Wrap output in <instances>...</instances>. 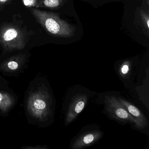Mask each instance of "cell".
Masks as SVG:
<instances>
[{"label":"cell","mask_w":149,"mask_h":149,"mask_svg":"<svg viewBox=\"0 0 149 149\" xmlns=\"http://www.w3.org/2000/svg\"><path fill=\"white\" fill-rule=\"evenodd\" d=\"M31 11L37 21L51 34L64 37H71L74 34L73 27L60 19L57 15L37 9Z\"/></svg>","instance_id":"cell-1"},{"label":"cell","mask_w":149,"mask_h":149,"mask_svg":"<svg viewBox=\"0 0 149 149\" xmlns=\"http://www.w3.org/2000/svg\"><path fill=\"white\" fill-rule=\"evenodd\" d=\"M51 96L42 88L30 93L27 102V109L32 116L40 121L47 119L51 112Z\"/></svg>","instance_id":"cell-2"},{"label":"cell","mask_w":149,"mask_h":149,"mask_svg":"<svg viewBox=\"0 0 149 149\" xmlns=\"http://www.w3.org/2000/svg\"><path fill=\"white\" fill-rule=\"evenodd\" d=\"M0 44L6 51L22 50L26 45L25 35L15 26L5 25L0 29Z\"/></svg>","instance_id":"cell-3"},{"label":"cell","mask_w":149,"mask_h":149,"mask_svg":"<svg viewBox=\"0 0 149 149\" xmlns=\"http://www.w3.org/2000/svg\"><path fill=\"white\" fill-rule=\"evenodd\" d=\"M104 102L107 111L111 117L121 122L136 125V120L119 102L117 97L113 96H106Z\"/></svg>","instance_id":"cell-4"},{"label":"cell","mask_w":149,"mask_h":149,"mask_svg":"<svg viewBox=\"0 0 149 149\" xmlns=\"http://www.w3.org/2000/svg\"><path fill=\"white\" fill-rule=\"evenodd\" d=\"M88 100L86 93H78L72 97L68 107L65 119L66 126L73 122L83 110Z\"/></svg>","instance_id":"cell-5"},{"label":"cell","mask_w":149,"mask_h":149,"mask_svg":"<svg viewBox=\"0 0 149 149\" xmlns=\"http://www.w3.org/2000/svg\"><path fill=\"white\" fill-rule=\"evenodd\" d=\"M103 135L102 131L92 130L80 133L73 140L71 145L72 149H81L94 144L100 139Z\"/></svg>","instance_id":"cell-6"},{"label":"cell","mask_w":149,"mask_h":149,"mask_svg":"<svg viewBox=\"0 0 149 149\" xmlns=\"http://www.w3.org/2000/svg\"><path fill=\"white\" fill-rule=\"evenodd\" d=\"M119 102L126 109L129 114L136 120L135 126L138 129H143L147 126L148 121L143 113L131 103L121 97H117Z\"/></svg>","instance_id":"cell-7"},{"label":"cell","mask_w":149,"mask_h":149,"mask_svg":"<svg viewBox=\"0 0 149 149\" xmlns=\"http://www.w3.org/2000/svg\"><path fill=\"white\" fill-rule=\"evenodd\" d=\"M26 61V56L25 54L16 55L5 61L1 65L0 69L5 72H15L20 68Z\"/></svg>","instance_id":"cell-8"},{"label":"cell","mask_w":149,"mask_h":149,"mask_svg":"<svg viewBox=\"0 0 149 149\" xmlns=\"http://www.w3.org/2000/svg\"><path fill=\"white\" fill-rule=\"evenodd\" d=\"M15 102L13 97L6 92L0 91V109L7 111L13 106Z\"/></svg>","instance_id":"cell-9"},{"label":"cell","mask_w":149,"mask_h":149,"mask_svg":"<svg viewBox=\"0 0 149 149\" xmlns=\"http://www.w3.org/2000/svg\"><path fill=\"white\" fill-rule=\"evenodd\" d=\"M63 0H38L36 8H55L60 6Z\"/></svg>","instance_id":"cell-10"},{"label":"cell","mask_w":149,"mask_h":149,"mask_svg":"<svg viewBox=\"0 0 149 149\" xmlns=\"http://www.w3.org/2000/svg\"><path fill=\"white\" fill-rule=\"evenodd\" d=\"M131 64L129 61H125L121 65L119 69V73L122 76L127 75L130 70Z\"/></svg>","instance_id":"cell-11"},{"label":"cell","mask_w":149,"mask_h":149,"mask_svg":"<svg viewBox=\"0 0 149 149\" xmlns=\"http://www.w3.org/2000/svg\"><path fill=\"white\" fill-rule=\"evenodd\" d=\"M24 5L28 7H36L38 0H22Z\"/></svg>","instance_id":"cell-12"},{"label":"cell","mask_w":149,"mask_h":149,"mask_svg":"<svg viewBox=\"0 0 149 149\" xmlns=\"http://www.w3.org/2000/svg\"><path fill=\"white\" fill-rule=\"evenodd\" d=\"M24 148H26V149H46L47 147H42V146H35V147H32V146H28V147H23Z\"/></svg>","instance_id":"cell-13"},{"label":"cell","mask_w":149,"mask_h":149,"mask_svg":"<svg viewBox=\"0 0 149 149\" xmlns=\"http://www.w3.org/2000/svg\"><path fill=\"white\" fill-rule=\"evenodd\" d=\"M10 0H0V7L7 3Z\"/></svg>","instance_id":"cell-14"}]
</instances>
